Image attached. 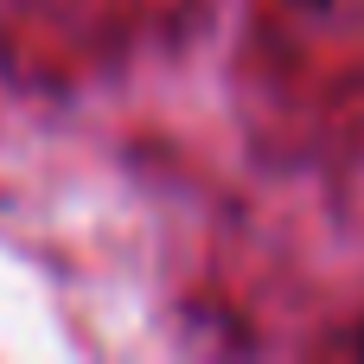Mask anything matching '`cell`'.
Wrapping results in <instances>:
<instances>
[{
	"instance_id": "6da1fadb",
	"label": "cell",
	"mask_w": 364,
	"mask_h": 364,
	"mask_svg": "<svg viewBox=\"0 0 364 364\" xmlns=\"http://www.w3.org/2000/svg\"><path fill=\"white\" fill-rule=\"evenodd\" d=\"M301 6H314V13H320V6H333V0H301Z\"/></svg>"
},
{
	"instance_id": "7a4b0ae2",
	"label": "cell",
	"mask_w": 364,
	"mask_h": 364,
	"mask_svg": "<svg viewBox=\"0 0 364 364\" xmlns=\"http://www.w3.org/2000/svg\"><path fill=\"white\" fill-rule=\"evenodd\" d=\"M358 358H364V333H358Z\"/></svg>"
}]
</instances>
